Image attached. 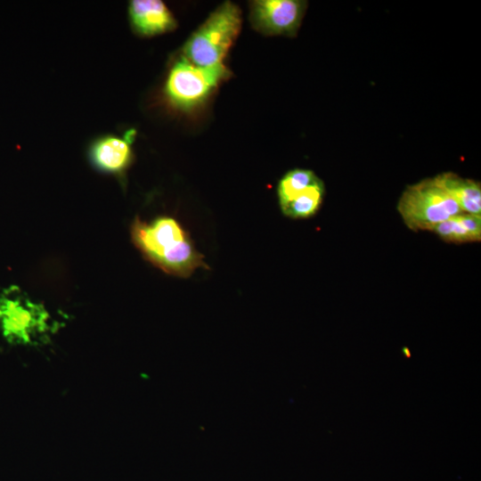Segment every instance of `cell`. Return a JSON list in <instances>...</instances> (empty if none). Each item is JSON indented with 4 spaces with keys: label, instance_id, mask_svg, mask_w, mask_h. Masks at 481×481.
Instances as JSON below:
<instances>
[{
    "label": "cell",
    "instance_id": "obj_13",
    "mask_svg": "<svg viewBox=\"0 0 481 481\" xmlns=\"http://www.w3.org/2000/svg\"><path fill=\"white\" fill-rule=\"evenodd\" d=\"M403 352H404V356L408 358L411 357V352L407 347H404Z\"/></svg>",
    "mask_w": 481,
    "mask_h": 481
},
{
    "label": "cell",
    "instance_id": "obj_3",
    "mask_svg": "<svg viewBox=\"0 0 481 481\" xmlns=\"http://www.w3.org/2000/svg\"><path fill=\"white\" fill-rule=\"evenodd\" d=\"M241 21L238 5L223 3L187 39L181 56L200 67L223 63L240 33Z\"/></svg>",
    "mask_w": 481,
    "mask_h": 481
},
{
    "label": "cell",
    "instance_id": "obj_11",
    "mask_svg": "<svg viewBox=\"0 0 481 481\" xmlns=\"http://www.w3.org/2000/svg\"><path fill=\"white\" fill-rule=\"evenodd\" d=\"M324 194L322 181L312 185L301 194L281 206L282 213L290 218H307L314 216L321 207Z\"/></svg>",
    "mask_w": 481,
    "mask_h": 481
},
{
    "label": "cell",
    "instance_id": "obj_6",
    "mask_svg": "<svg viewBox=\"0 0 481 481\" xmlns=\"http://www.w3.org/2000/svg\"><path fill=\"white\" fill-rule=\"evenodd\" d=\"M307 3L301 0H255L249 4L252 27L268 36H296Z\"/></svg>",
    "mask_w": 481,
    "mask_h": 481
},
{
    "label": "cell",
    "instance_id": "obj_12",
    "mask_svg": "<svg viewBox=\"0 0 481 481\" xmlns=\"http://www.w3.org/2000/svg\"><path fill=\"white\" fill-rule=\"evenodd\" d=\"M321 180L309 169L295 168L280 180L277 193L280 206H283Z\"/></svg>",
    "mask_w": 481,
    "mask_h": 481
},
{
    "label": "cell",
    "instance_id": "obj_2",
    "mask_svg": "<svg viewBox=\"0 0 481 481\" xmlns=\"http://www.w3.org/2000/svg\"><path fill=\"white\" fill-rule=\"evenodd\" d=\"M59 328L45 306L18 287L0 292V331L12 345L38 346L47 344Z\"/></svg>",
    "mask_w": 481,
    "mask_h": 481
},
{
    "label": "cell",
    "instance_id": "obj_5",
    "mask_svg": "<svg viewBox=\"0 0 481 481\" xmlns=\"http://www.w3.org/2000/svg\"><path fill=\"white\" fill-rule=\"evenodd\" d=\"M397 210L412 231H430L437 224L461 213L456 201L435 177L408 185L398 200Z\"/></svg>",
    "mask_w": 481,
    "mask_h": 481
},
{
    "label": "cell",
    "instance_id": "obj_10",
    "mask_svg": "<svg viewBox=\"0 0 481 481\" xmlns=\"http://www.w3.org/2000/svg\"><path fill=\"white\" fill-rule=\"evenodd\" d=\"M430 232L448 242L479 241L481 240V215L461 212L437 224Z\"/></svg>",
    "mask_w": 481,
    "mask_h": 481
},
{
    "label": "cell",
    "instance_id": "obj_4",
    "mask_svg": "<svg viewBox=\"0 0 481 481\" xmlns=\"http://www.w3.org/2000/svg\"><path fill=\"white\" fill-rule=\"evenodd\" d=\"M231 75L224 63L200 67L180 56L168 69L162 89L163 99L175 110L190 111L204 103Z\"/></svg>",
    "mask_w": 481,
    "mask_h": 481
},
{
    "label": "cell",
    "instance_id": "obj_7",
    "mask_svg": "<svg viewBox=\"0 0 481 481\" xmlns=\"http://www.w3.org/2000/svg\"><path fill=\"white\" fill-rule=\"evenodd\" d=\"M135 135V131L131 129L123 135L106 134L96 137L87 151L91 164L102 173L124 175L134 159Z\"/></svg>",
    "mask_w": 481,
    "mask_h": 481
},
{
    "label": "cell",
    "instance_id": "obj_8",
    "mask_svg": "<svg viewBox=\"0 0 481 481\" xmlns=\"http://www.w3.org/2000/svg\"><path fill=\"white\" fill-rule=\"evenodd\" d=\"M128 19L135 33L153 37L174 30L177 22L160 0H133L128 4Z\"/></svg>",
    "mask_w": 481,
    "mask_h": 481
},
{
    "label": "cell",
    "instance_id": "obj_9",
    "mask_svg": "<svg viewBox=\"0 0 481 481\" xmlns=\"http://www.w3.org/2000/svg\"><path fill=\"white\" fill-rule=\"evenodd\" d=\"M435 179L456 201L461 212L481 215L480 183L452 172L440 174Z\"/></svg>",
    "mask_w": 481,
    "mask_h": 481
},
{
    "label": "cell",
    "instance_id": "obj_1",
    "mask_svg": "<svg viewBox=\"0 0 481 481\" xmlns=\"http://www.w3.org/2000/svg\"><path fill=\"white\" fill-rule=\"evenodd\" d=\"M131 235L143 256L167 273L188 277L198 267L208 268L203 256L173 217L160 216L150 223L136 218Z\"/></svg>",
    "mask_w": 481,
    "mask_h": 481
}]
</instances>
